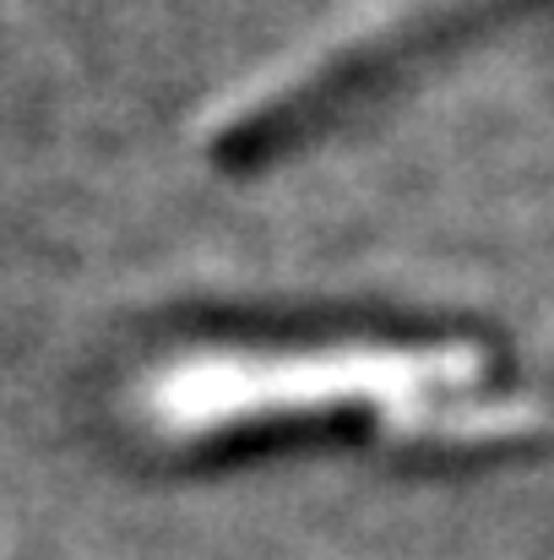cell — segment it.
Instances as JSON below:
<instances>
[{"label":"cell","instance_id":"obj_1","mask_svg":"<svg viewBox=\"0 0 554 560\" xmlns=\"http://www.w3.org/2000/svg\"><path fill=\"white\" fill-rule=\"evenodd\" d=\"M131 424L217 446L299 424H365L397 446H500L554 430V392L511 386L468 338L196 343L131 381Z\"/></svg>","mask_w":554,"mask_h":560},{"label":"cell","instance_id":"obj_2","mask_svg":"<svg viewBox=\"0 0 554 560\" xmlns=\"http://www.w3.org/2000/svg\"><path fill=\"white\" fill-rule=\"evenodd\" d=\"M539 11H554V0H424L402 16H391L386 27H375L365 38L338 44L327 60L305 66L299 77L267 88L261 98H250L245 109H234L228 120L212 126V159L228 170H250L267 164L278 153H288L294 142H305L310 131L343 120L349 109L369 104L375 93H386L391 82H402L408 71H419L424 60L490 33V27H511L528 22Z\"/></svg>","mask_w":554,"mask_h":560}]
</instances>
